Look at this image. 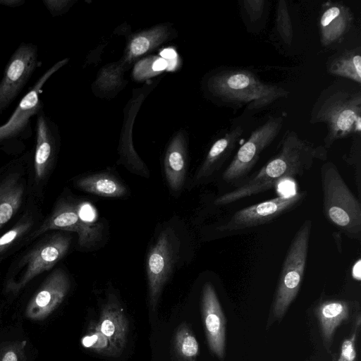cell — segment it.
<instances>
[{
	"instance_id": "1",
	"label": "cell",
	"mask_w": 361,
	"mask_h": 361,
	"mask_svg": "<svg viewBox=\"0 0 361 361\" xmlns=\"http://www.w3.org/2000/svg\"><path fill=\"white\" fill-rule=\"evenodd\" d=\"M326 158L327 150L324 146H315L302 139L295 131L286 130L277 154L239 185L215 199L214 204L227 205L269 190L280 181L302 176L316 159Z\"/></svg>"
},
{
	"instance_id": "2",
	"label": "cell",
	"mask_w": 361,
	"mask_h": 361,
	"mask_svg": "<svg viewBox=\"0 0 361 361\" xmlns=\"http://www.w3.org/2000/svg\"><path fill=\"white\" fill-rule=\"evenodd\" d=\"M310 123L326 126L323 145L326 150L338 140L360 135V85L343 78L331 83L315 100Z\"/></svg>"
},
{
	"instance_id": "3",
	"label": "cell",
	"mask_w": 361,
	"mask_h": 361,
	"mask_svg": "<svg viewBox=\"0 0 361 361\" xmlns=\"http://www.w3.org/2000/svg\"><path fill=\"white\" fill-rule=\"evenodd\" d=\"M206 87L221 106L248 111L264 110L289 92L277 85L264 82L254 72L240 68H224L211 73Z\"/></svg>"
},
{
	"instance_id": "4",
	"label": "cell",
	"mask_w": 361,
	"mask_h": 361,
	"mask_svg": "<svg viewBox=\"0 0 361 361\" xmlns=\"http://www.w3.org/2000/svg\"><path fill=\"white\" fill-rule=\"evenodd\" d=\"M322 213L325 219L349 238L361 239V203L341 176L336 166L328 161L320 169Z\"/></svg>"
},
{
	"instance_id": "5",
	"label": "cell",
	"mask_w": 361,
	"mask_h": 361,
	"mask_svg": "<svg viewBox=\"0 0 361 361\" xmlns=\"http://www.w3.org/2000/svg\"><path fill=\"white\" fill-rule=\"evenodd\" d=\"M312 224L309 219L301 224L287 250L270 311L272 322L283 319L298 294L305 271Z\"/></svg>"
},
{
	"instance_id": "6",
	"label": "cell",
	"mask_w": 361,
	"mask_h": 361,
	"mask_svg": "<svg viewBox=\"0 0 361 361\" xmlns=\"http://www.w3.org/2000/svg\"><path fill=\"white\" fill-rule=\"evenodd\" d=\"M66 58L57 61L37 80L21 99L9 119L0 126V147L5 150L19 148L32 135V120L44 109L41 99L42 87L47 80L68 62Z\"/></svg>"
},
{
	"instance_id": "7",
	"label": "cell",
	"mask_w": 361,
	"mask_h": 361,
	"mask_svg": "<svg viewBox=\"0 0 361 361\" xmlns=\"http://www.w3.org/2000/svg\"><path fill=\"white\" fill-rule=\"evenodd\" d=\"M307 191L281 195L242 208L225 219L216 231L222 237L248 232L276 220L299 206L306 198Z\"/></svg>"
},
{
	"instance_id": "8",
	"label": "cell",
	"mask_w": 361,
	"mask_h": 361,
	"mask_svg": "<svg viewBox=\"0 0 361 361\" xmlns=\"http://www.w3.org/2000/svg\"><path fill=\"white\" fill-rule=\"evenodd\" d=\"M283 122V115H271L251 131L222 173L225 184L233 189L249 176L262 153L279 135Z\"/></svg>"
},
{
	"instance_id": "9",
	"label": "cell",
	"mask_w": 361,
	"mask_h": 361,
	"mask_svg": "<svg viewBox=\"0 0 361 361\" xmlns=\"http://www.w3.org/2000/svg\"><path fill=\"white\" fill-rule=\"evenodd\" d=\"M42 64L37 45L24 42L19 44L5 66L0 80V116L18 97Z\"/></svg>"
},
{
	"instance_id": "10",
	"label": "cell",
	"mask_w": 361,
	"mask_h": 361,
	"mask_svg": "<svg viewBox=\"0 0 361 361\" xmlns=\"http://www.w3.org/2000/svg\"><path fill=\"white\" fill-rule=\"evenodd\" d=\"M180 241L174 231L166 228L159 233L147 258V275L149 305L157 307L162 290L177 261Z\"/></svg>"
},
{
	"instance_id": "11",
	"label": "cell",
	"mask_w": 361,
	"mask_h": 361,
	"mask_svg": "<svg viewBox=\"0 0 361 361\" xmlns=\"http://www.w3.org/2000/svg\"><path fill=\"white\" fill-rule=\"evenodd\" d=\"M71 238L58 233L42 242L20 262L18 277L7 284V290L18 293L32 279L51 269L67 253Z\"/></svg>"
},
{
	"instance_id": "12",
	"label": "cell",
	"mask_w": 361,
	"mask_h": 361,
	"mask_svg": "<svg viewBox=\"0 0 361 361\" xmlns=\"http://www.w3.org/2000/svg\"><path fill=\"white\" fill-rule=\"evenodd\" d=\"M50 230L75 232L78 236V245L87 249L96 245L102 236V225L88 220L84 216L80 205L69 202L60 204L32 236Z\"/></svg>"
},
{
	"instance_id": "13",
	"label": "cell",
	"mask_w": 361,
	"mask_h": 361,
	"mask_svg": "<svg viewBox=\"0 0 361 361\" xmlns=\"http://www.w3.org/2000/svg\"><path fill=\"white\" fill-rule=\"evenodd\" d=\"M71 287L70 279L61 269L54 270L44 281L29 301L25 316L32 321H42L62 303Z\"/></svg>"
},
{
	"instance_id": "14",
	"label": "cell",
	"mask_w": 361,
	"mask_h": 361,
	"mask_svg": "<svg viewBox=\"0 0 361 361\" xmlns=\"http://www.w3.org/2000/svg\"><path fill=\"white\" fill-rule=\"evenodd\" d=\"M201 312L208 347L219 360L226 355V319L216 290L211 283L203 286Z\"/></svg>"
},
{
	"instance_id": "15",
	"label": "cell",
	"mask_w": 361,
	"mask_h": 361,
	"mask_svg": "<svg viewBox=\"0 0 361 361\" xmlns=\"http://www.w3.org/2000/svg\"><path fill=\"white\" fill-rule=\"evenodd\" d=\"M246 130L245 121H237L213 142L195 176V183L208 181L215 176L233 154Z\"/></svg>"
},
{
	"instance_id": "16",
	"label": "cell",
	"mask_w": 361,
	"mask_h": 361,
	"mask_svg": "<svg viewBox=\"0 0 361 361\" xmlns=\"http://www.w3.org/2000/svg\"><path fill=\"white\" fill-rule=\"evenodd\" d=\"M34 169L36 179L42 180L57 152L60 136L57 125L42 110L36 116Z\"/></svg>"
},
{
	"instance_id": "17",
	"label": "cell",
	"mask_w": 361,
	"mask_h": 361,
	"mask_svg": "<svg viewBox=\"0 0 361 361\" xmlns=\"http://www.w3.org/2000/svg\"><path fill=\"white\" fill-rule=\"evenodd\" d=\"M353 14L348 6L341 3L326 4L319 18L320 42L329 47L338 42L349 31Z\"/></svg>"
},
{
	"instance_id": "18",
	"label": "cell",
	"mask_w": 361,
	"mask_h": 361,
	"mask_svg": "<svg viewBox=\"0 0 361 361\" xmlns=\"http://www.w3.org/2000/svg\"><path fill=\"white\" fill-rule=\"evenodd\" d=\"M99 328L120 350L127 342L128 320L120 302L113 293H109L106 302L102 305Z\"/></svg>"
},
{
	"instance_id": "19",
	"label": "cell",
	"mask_w": 361,
	"mask_h": 361,
	"mask_svg": "<svg viewBox=\"0 0 361 361\" xmlns=\"http://www.w3.org/2000/svg\"><path fill=\"white\" fill-rule=\"evenodd\" d=\"M352 307V302L336 298L321 300L315 306L314 312L326 348L331 345L337 328L348 319Z\"/></svg>"
},
{
	"instance_id": "20",
	"label": "cell",
	"mask_w": 361,
	"mask_h": 361,
	"mask_svg": "<svg viewBox=\"0 0 361 361\" xmlns=\"http://www.w3.org/2000/svg\"><path fill=\"white\" fill-rule=\"evenodd\" d=\"M186 158L184 137L179 133L170 142L164 161L166 179L173 191H179L185 183Z\"/></svg>"
},
{
	"instance_id": "21",
	"label": "cell",
	"mask_w": 361,
	"mask_h": 361,
	"mask_svg": "<svg viewBox=\"0 0 361 361\" xmlns=\"http://www.w3.org/2000/svg\"><path fill=\"white\" fill-rule=\"evenodd\" d=\"M24 190V184L17 172L10 173L0 182V228L18 210Z\"/></svg>"
},
{
	"instance_id": "22",
	"label": "cell",
	"mask_w": 361,
	"mask_h": 361,
	"mask_svg": "<svg viewBox=\"0 0 361 361\" xmlns=\"http://www.w3.org/2000/svg\"><path fill=\"white\" fill-rule=\"evenodd\" d=\"M326 69L333 75L360 85V47L346 49L332 56L326 63Z\"/></svg>"
},
{
	"instance_id": "23",
	"label": "cell",
	"mask_w": 361,
	"mask_h": 361,
	"mask_svg": "<svg viewBox=\"0 0 361 361\" xmlns=\"http://www.w3.org/2000/svg\"><path fill=\"white\" fill-rule=\"evenodd\" d=\"M80 190L98 196L121 197L127 188L116 177L109 173H96L80 178L75 183Z\"/></svg>"
},
{
	"instance_id": "24",
	"label": "cell",
	"mask_w": 361,
	"mask_h": 361,
	"mask_svg": "<svg viewBox=\"0 0 361 361\" xmlns=\"http://www.w3.org/2000/svg\"><path fill=\"white\" fill-rule=\"evenodd\" d=\"M169 35L168 27L159 25L135 35L128 47L127 60L130 61L147 53L166 40Z\"/></svg>"
},
{
	"instance_id": "25",
	"label": "cell",
	"mask_w": 361,
	"mask_h": 361,
	"mask_svg": "<svg viewBox=\"0 0 361 361\" xmlns=\"http://www.w3.org/2000/svg\"><path fill=\"white\" fill-rule=\"evenodd\" d=\"M81 343L85 348L104 356L117 357L121 353L116 346L100 331L98 323L92 321Z\"/></svg>"
},
{
	"instance_id": "26",
	"label": "cell",
	"mask_w": 361,
	"mask_h": 361,
	"mask_svg": "<svg viewBox=\"0 0 361 361\" xmlns=\"http://www.w3.org/2000/svg\"><path fill=\"white\" fill-rule=\"evenodd\" d=\"M176 355L183 361H196L200 353L198 341L186 323L177 329L173 340Z\"/></svg>"
},
{
	"instance_id": "27",
	"label": "cell",
	"mask_w": 361,
	"mask_h": 361,
	"mask_svg": "<svg viewBox=\"0 0 361 361\" xmlns=\"http://www.w3.org/2000/svg\"><path fill=\"white\" fill-rule=\"evenodd\" d=\"M274 33L282 42L288 45L292 42L293 27L287 2L281 0L277 2L274 23Z\"/></svg>"
},
{
	"instance_id": "28",
	"label": "cell",
	"mask_w": 361,
	"mask_h": 361,
	"mask_svg": "<svg viewBox=\"0 0 361 361\" xmlns=\"http://www.w3.org/2000/svg\"><path fill=\"white\" fill-rule=\"evenodd\" d=\"M265 0H242L240 1V12L246 26L254 27L264 21L267 11Z\"/></svg>"
},
{
	"instance_id": "29",
	"label": "cell",
	"mask_w": 361,
	"mask_h": 361,
	"mask_svg": "<svg viewBox=\"0 0 361 361\" xmlns=\"http://www.w3.org/2000/svg\"><path fill=\"white\" fill-rule=\"evenodd\" d=\"M26 345V341L1 343L0 361H27Z\"/></svg>"
},
{
	"instance_id": "30",
	"label": "cell",
	"mask_w": 361,
	"mask_h": 361,
	"mask_svg": "<svg viewBox=\"0 0 361 361\" xmlns=\"http://www.w3.org/2000/svg\"><path fill=\"white\" fill-rule=\"evenodd\" d=\"M32 220L30 217L24 218L11 229L0 237V254L11 246L18 238L30 229Z\"/></svg>"
},
{
	"instance_id": "31",
	"label": "cell",
	"mask_w": 361,
	"mask_h": 361,
	"mask_svg": "<svg viewBox=\"0 0 361 361\" xmlns=\"http://www.w3.org/2000/svg\"><path fill=\"white\" fill-rule=\"evenodd\" d=\"M360 315L358 314L351 335L342 343L339 357L337 361H355L357 357L356 342L360 328Z\"/></svg>"
},
{
	"instance_id": "32",
	"label": "cell",
	"mask_w": 361,
	"mask_h": 361,
	"mask_svg": "<svg viewBox=\"0 0 361 361\" xmlns=\"http://www.w3.org/2000/svg\"><path fill=\"white\" fill-rule=\"evenodd\" d=\"M99 87L104 90L116 87L121 84L120 68H106L100 74L97 80Z\"/></svg>"
},
{
	"instance_id": "33",
	"label": "cell",
	"mask_w": 361,
	"mask_h": 361,
	"mask_svg": "<svg viewBox=\"0 0 361 361\" xmlns=\"http://www.w3.org/2000/svg\"><path fill=\"white\" fill-rule=\"evenodd\" d=\"M154 57H147L136 63L133 70V76L136 80H145L156 74L153 68Z\"/></svg>"
},
{
	"instance_id": "34",
	"label": "cell",
	"mask_w": 361,
	"mask_h": 361,
	"mask_svg": "<svg viewBox=\"0 0 361 361\" xmlns=\"http://www.w3.org/2000/svg\"><path fill=\"white\" fill-rule=\"evenodd\" d=\"M45 8L53 17L59 16L68 11L74 1L70 0H42Z\"/></svg>"
},
{
	"instance_id": "35",
	"label": "cell",
	"mask_w": 361,
	"mask_h": 361,
	"mask_svg": "<svg viewBox=\"0 0 361 361\" xmlns=\"http://www.w3.org/2000/svg\"><path fill=\"white\" fill-rule=\"evenodd\" d=\"M160 57L166 59L169 63V71H173L177 66L178 63V54L176 51L172 48H166L160 52Z\"/></svg>"
},
{
	"instance_id": "36",
	"label": "cell",
	"mask_w": 361,
	"mask_h": 361,
	"mask_svg": "<svg viewBox=\"0 0 361 361\" xmlns=\"http://www.w3.org/2000/svg\"><path fill=\"white\" fill-rule=\"evenodd\" d=\"M25 3V0H0V5L10 8L20 7Z\"/></svg>"
}]
</instances>
